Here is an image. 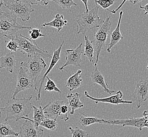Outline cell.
<instances>
[{"label": "cell", "instance_id": "1", "mask_svg": "<svg viewBox=\"0 0 148 137\" xmlns=\"http://www.w3.org/2000/svg\"><path fill=\"white\" fill-rule=\"evenodd\" d=\"M33 96L21 99H12L6 103L4 107L0 108V118L3 114L5 115V120L14 119L16 121L21 120L23 117H27L32 109L31 100Z\"/></svg>", "mask_w": 148, "mask_h": 137}, {"label": "cell", "instance_id": "2", "mask_svg": "<svg viewBox=\"0 0 148 137\" xmlns=\"http://www.w3.org/2000/svg\"><path fill=\"white\" fill-rule=\"evenodd\" d=\"M99 6L78 15L76 22L77 23V34H85L92 29L99 28L104 22L98 15Z\"/></svg>", "mask_w": 148, "mask_h": 137}, {"label": "cell", "instance_id": "3", "mask_svg": "<svg viewBox=\"0 0 148 137\" xmlns=\"http://www.w3.org/2000/svg\"><path fill=\"white\" fill-rule=\"evenodd\" d=\"M10 39H13L16 41L18 46V51L23 54H27V57H32L35 55H38L43 58L51 59L52 55L47 51L40 48L37 43L29 37H26L22 34H16Z\"/></svg>", "mask_w": 148, "mask_h": 137}, {"label": "cell", "instance_id": "4", "mask_svg": "<svg viewBox=\"0 0 148 137\" xmlns=\"http://www.w3.org/2000/svg\"><path fill=\"white\" fill-rule=\"evenodd\" d=\"M10 11V14L15 20L20 18L24 22L30 19L31 14L35 11L31 3L27 0H9L3 6Z\"/></svg>", "mask_w": 148, "mask_h": 137}, {"label": "cell", "instance_id": "5", "mask_svg": "<svg viewBox=\"0 0 148 137\" xmlns=\"http://www.w3.org/2000/svg\"><path fill=\"white\" fill-rule=\"evenodd\" d=\"M110 19V16L108 17L107 15L106 20H104L103 24L100 26L98 28L99 29H98L97 32H96L94 40L91 41L94 46L95 51V67L97 66L101 51L102 49L105 47L107 37H108L109 34L110 33V31L112 25Z\"/></svg>", "mask_w": 148, "mask_h": 137}, {"label": "cell", "instance_id": "6", "mask_svg": "<svg viewBox=\"0 0 148 137\" xmlns=\"http://www.w3.org/2000/svg\"><path fill=\"white\" fill-rule=\"evenodd\" d=\"M31 28L29 26H25L18 24L10 13L4 12L0 15V38L6 37L10 39L17 34V31Z\"/></svg>", "mask_w": 148, "mask_h": 137}, {"label": "cell", "instance_id": "7", "mask_svg": "<svg viewBox=\"0 0 148 137\" xmlns=\"http://www.w3.org/2000/svg\"><path fill=\"white\" fill-rule=\"evenodd\" d=\"M20 64L25 67L29 70L34 83V90L37 91L38 90L37 79L47 66L45 61L43 57L38 55H35L31 57V59L26 62H22Z\"/></svg>", "mask_w": 148, "mask_h": 137}, {"label": "cell", "instance_id": "8", "mask_svg": "<svg viewBox=\"0 0 148 137\" xmlns=\"http://www.w3.org/2000/svg\"><path fill=\"white\" fill-rule=\"evenodd\" d=\"M34 89V83L27 68L20 64L17 72V82L12 99H14L20 92Z\"/></svg>", "mask_w": 148, "mask_h": 137}, {"label": "cell", "instance_id": "9", "mask_svg": "<svg viewBox=\"0 0 148 137\" xmlns=\"http://www.w3.org/2000/svg\"><path fill=\"white\" fill-rule=\"evenodd\" d=\"M143 117L130 118L127 119L120 120H107V125H117L122 127H132L139 129L141 131L143 128H148V112L145 111L143 112Z\"/></svg>", "mask_w": 148, "mask_h": 137}, {"label": "cell", "instance_id": "10", "mask_svg": "<svg viewBox=\"0 0 148 137\" xmlns=\"http://www.w3.org/2000/svg\"><path fill=\"white\" fill-rule=\"evenodd\" d=\"M83 43H81L76 49H69L65 51V63L60 67V71H63L64 68L69 66L80 67V64L83 62L82 55L83 54Z\"/></svg>", "mask_w": 148, "mask_h": 137}, {"label": "cell", "instance_id": "11", "mask_svg": "<svg viewBox=\"0 0 148 137\" xmlns=\"http://www.w3.org/2000/svg\"><path fill=\"white\" fill-rule=\"evenodd\" d=\"M134 98L138 109L148 100V77L145 80H140L137 83L134 91Z\"/></svg>", "mask_w": 148, "mask_h": 137}, {"label": "cell", "instance_id": "12", "mask_svg": "<svg viewBox=\"0 0 148 137\" xmlns=\"http://www.w3.org/2000/svg\"><path fill=\"white\" fill-rule=\"evenodd\" d=\"M44 132L43 129L27 119L20 127L21 137H43Z\"/></svg>", "mask_w": 148, "mask_h": 137}, {"label": "cell", "instance_id": "13", "mask_svg": "<svg viewBox=\"0 0 148 137\" xmlns=\"http://www.w3.org/2000/svg\"><path fill=\"white\" fill-rule=\"evenodd\" d=\"M85 95L86 97L89 98L91 100H93L96 104L98 103H107L114 105H119L120 104H132L133 101H127L123 99V93L121 91H118L116 93L111 95L109 97L103 98H96L92 97L88 94L87 91H85Z\"/></svg>", "mask_w": 148, "mask_h": 137}, {"label": "cell", "instance_id": "14", "mask_svg": "<svg viewBox=\"0 0 148 137\" xmlns=\"http://www.w3.org/2000/svg\"><path fill=\"white\" fill-rule=\"evenodd\" d=\"M66 101L65 100H55L50 102L44 107V112L47 118L56 119L60 117V119L64 120L63 114L61 112V107Z\"/></svg>", "mask_w": 148, "mask_h": 137}, {"label": "cell", "instance_id": "15", "mask_svg": "<svg viewBox=\"0 0 148 137\" xmlns=\"http://www.w3.org/2000/svg\"><path fill=\"white\" fill-rule=\"evenodd\" d=\"M64 43V41H63L62 43L60 45L59 48L58 49L55 50L54 51L52 57H51L49 66L48 69L47 70V71L45 72V74L43 75V76H42V77H41V79H40V84H39L40 87H39L38 90L37 97H36V100L37 101L40 100L41 90H42V86H43V83L45 81V79L47 76V75L50 73V72L51 71V70L54 68L55 66H56V64L58 63V62L59 61V60L60 59V54H61L62 49V47H63Z\"/></svg>", "mask_w": 148, "mask_h": 137}, {"label": "cell", "instance_id": "16", "mask_svg": "<svg viewBox=\"0 0 148 137\" xmlns=\"http://www.w3.org/2000/svg\"><path fill=\"white\" fill-rule=\"evenodd\" d=\"M91 81L94 84H98L103 88V91L109 94H112L115 92L114 90H110L109 88L108 83L106 82L104 76L102 73L98 70L97 66L95 67L94 71L91 72L90 75Z\"/></svg>", "mask_w": 148, "mask_h": 137}, {"label": "cell", "instance_id": "17", "mask_svg": "<svg viewBox=\"0 0 148 137\" xmlns=\"http://www.w3.org/2000/svg\"><path fill=\"white\" fill-rule=\"evenodd\" d=\"M123 12L120 11L119 13V20L118 22L117 26L114 30V31L112 33H110V43H109L108 45V48L107 49V51L108 52H110L112 48L114 47V46L116 45L121 40H123V39L122 34L120 32V23L123 17Z\"/></svg>", "mask_w": 148, "mask_h": 137}, {"label": "cell", "instance_id": "18", "mask_svg": "<svg viewBox=\"0 0 148 137\" xmlns=\"http://www.w3.org/2000/svg\"><path fill=\"white\" fill-rule=\"evenodd\" d=\"M81 96L82 94L78 92H76L74 94L72 93H69L67 95V98L69 100V114L73 115L76 110L82 108L84 107V104L80 100V97Z\"/></svg>", "mask_w": 148, "mask_h": 137}, {"label": "cell", "instance_id": "19", "mask_svg": "<svg viewBox=\"0 0 148 137\" xmlns=\"http://www.w3.org/2000/svg\"><path fill=\"white\" fill-rule=\"evenodd\" d=\"M16 59L13 52L0 57V68H5L12 73L15 68Z\"/></svg>", "mask_w": 148, "mask_h": 137}, {"label": "cell", "instance_id": "20", "mask_svg": "<svg viewBox=\"0 0 148 137\" xmlns=\"http://www.w3.org/2000/svg\"><path fill=\"white\" fill-rule=\"evenodd\" d=\"M82 70H78L77 71L69 77L66 82L65 86L71 91L79 88L82 86L83 80L82 77Z\"/></svg>", "mask_w": 148, "mask_h": 137}, {"label": "cell", "instance_id": "21", "mask_svg": "<svg viewBox=\"0 0 148 137\" xmlns=\"http://www.w3.org/2000/svg\"><path fill=\"white\" fill-rule=\"evenodd\" d=\"M33 108V119L26 117H23L21 118V119H27V120L31 121L33 122H34L35 125L36 126H40V124L42 122L44 119L45 118V115L44 112V108H43L41 106H39V107H37L36 106H32Z\"/></svg>", "mask_w": 148, "mask_h": 137}, {"label": "cell", "instance_id": "22", "mask_svg": "<svg viewBox=\"0 0 148 137\" xmlns=\"http://www.w3.org/2000/svg\"><path fill=\"white\" fill-rule=\"evenodd\" d=\"M67 24V21L64 20V15H60L58 13L55 16L54 20L51 21L44 23L42 24V27L49 26L54 28L57 30V31L60 32L64 26H66Z\"/></svg>", "mask_w": 148, "mask_h": 137}, {"label": "cell", "instance_id": "23", "mask_svg": "<svg viewBox=\"0 0 148 137\" xmlns=\"http://www.w3.org/2000/svg\"><path fill=\"white\" fill-rule=\"evenodd\" d=\"M95 51L94 46L91 41L89 39L88 36H85V46H84V55L87 57L90 62H94L95 59H96Z\"/></svg>", "mask_w": 148, "mask_h": 137}, {"label": "cell", "instance_id": "24", "mask_svg": "<svg viewBox=\"0 0 148 137\" xmlns=\"http://www.w3.org/2000/svg\"><path fill=\"white\" fill-rule=\"evenodd\" d=\"M20 133L15 131L7 121H4L0 123V137H8L14 136L17 137Z\"/></svg>", "mask_w": 148, "mask_h": 137}, {"label": "cell", "instance_id": "25", "mask_svg": "<svg viewBox=\"0 0 148 137\" xmlns=\"http://www.w3.org/2000/svg\"><path fill=\"white\" fill-rule=\"evenodd\" d=\"M82 116L80 117L79 122L80 125L84 127L90 126L95 123H106V120L103 119H99L98 118L88 117L84 113H82Z\"/></svg>", "mask_w": 148, "mask_h": 137}, {"label": "cell", "instance_id": "26", "mask_svg": "<svg viewBox=\"0 0 148 137\" xmlns=\"http://www.w3.org/2000/svg\"><path fill=\"white\" fill-rule=\"evenodd\" d=\"M40 126L44 127L45 128L49 130L54 131L56 129L58 126L57 120L49 118H45L44 120L42 122H40Z\"/></svg>", "mask_w": 148, "mask_h": 137}, {"label": "cell", "instance_id": "27", "mask_svg": "<svg viewBox=\"0 0 148 137\" xmlns=\"http://www.w3.org/2000/svg\"><path fill=\"white\" fill-rule=\"evenodd\" d=\"M53 1L63 9H70L73 6H77L74 0H49Z\"/></svg>", "mask_w": 148, "mask_h": 137}, {"label": "cell", "instance_id": "28", "mask_svg": "<svg viewBox=\"0 0 148 137\" xmlns=\"http://www.w3.org/2000/svg\"><path fill=\"white\" fill-rule=\"evenodd\" d=\"M69 129L72 134V137H89V136L88 132L78 127H76L74 128L70 127Z\"/></svg>", "mask_w": 148, "mask_h": 137}, {"label": "cell", "instance_id": "29", "mask_svg": "<svg viewBox=\"0 0 148 137\" xmlns=\"http://www.w3.org/2000/svg\"><path fill=\"white\" fill-rule=\"evenodd\" d=\"M46 78L47 79V81L46 82L45 86L44 87V90L49 92L54 91L57 92L59 93H61V91L56 86L54 82L48 76L46 77Z\"/></svg>", "mask_w": 148, "mask_h": 137}, {"label": "cell", "instance_id": "30", "mask_svg": "<svg viewBox=\"0 0 148 137\" xmlns=\"http://www.w3.org/2000/svg\"><path fill=\"white\" fill-rule=\"evenodd\" d=\"M29 38L33 40H36L40 39V37H45V35L42 33L41 29L31 28L29 29Z\"/></svg>", "mask_w": 148, "mask_h": 137}, {"label": "cell", "instance_id": "31", "mask_svg": "<svg viewBox=\"0 0 148 137\" xmlns=\"http://www.w3.org/2000/svg\"><path fill=\"white\" fill-rule=\"evenodd\" d=\"M95 2L103 9L107 10L115 2V0H94Z\"/></svg>", "mask_w": 148, "mask_h": 137}, {"label": "cell", "instance_id": "32", "mask_svg": "<svg viewBox=\"0 0 148 137\" xmlns=\"http://www.w3.org/2000/svg\"><path fill=\"white\" fill-rule=\"evenodd\" d=\"M6 42H8L6 44V48L9 49L12 52L18 51V46L16 41L13 39H10V41H6Z\"/></svg>", "mask_w": 148, "mask_h": 137}, {"label": "cell", "instance_id": "33", "mask_svg": "<svg viewBox=\"0 0 148 137\" xmlns=\"http://www.w3.org/2000/svg\"><path fill=\"white\" fill-rule=\"evenodd\" d=\"M49 0H30L31 5L37 6H47L49 4Z\"/></svg>", "mask_w": 148, "mask_h": 137}, {"label": "cell", "instance_id": "34", "mask_svg": "<svg viewBox=\"0 0 148 137\" xmlns=\"http://www.w3.org/2000/svg\"><path fill=\"white\" fill-rule=\"evenodd\" d=\"M127 1H128V0H123L122 3H121V4H120L119 6L117 8V9H115V10H110V9H108L107 10H106V11H107V10H108V11H109V12H110L111 13H113V14H116V13H117V12L123 7V6L124 5V4H125V2H127Z\"/></svg>", "mask_w": 148, "mask_h": 137}, {"label": "cell", "instance_id": "35", "mask_svg": "<svg viewBox=\"0 0 148 137\" xmlns=\"http://www.w3.org/2000/svg\"><path fill=\"white\" fill-rule=\"evenodd\" d=\"M140 9H142L144 11V15H148V3L145 6H140Z\"/></svg>", "mask_w": 148, "mask_h": 137}, {"label": "cell", "instance_id": "36", "mask_svg": "<svg viewBox=\"0 0 148 137\" xmlns=\"http://www.w3.org/2000/svg\"><path fill=\"white\" fill-rule=\"evenodd\" d=\"M84 5L85 6L86 11H88V2L89 0H81Z\"/></svg>", "mask_w": 148, "mask_h": 137}, {"label": "cell", "instance_id": "37", "mask_svg": "<svg viewBox=\"0 0 148 137\" xmlns=\"http://www.w3.org/2000/svg\"><path fill=\"white\" fill-rule=\"evenodd\" d=\"M143 1V0H128V1L134 4H136V3H140V2H142Z\"/></svg>", "mask_w": 148, "mask_h": 137}, {"label": "cell", "instance_id": "38", "mask_svg": "<svg viewBox=\"0 0 148 137\" xmlns=\"http://www.w3.org/2000/svg\"><path fill=\"white\" fill-rule=\"evenodd\" d=\"M9 0H0L1 1V3H0V6L1 7L2 6H3V4H5L6 3H7V2Z\"/></svg>", "mask_w": 148, "mask_h": 137}, {"label": "cell", "instance_id": "39", "mask_svg": "<svg viewBox=\"0 0 148 137\" xmlns=\"http://www.w3.org/2000/svg\"><path fill=\"white\" fill-rule=\"evenodd\" d=\"M3 13H4V12L3 11L2 9H1V7L0 6V15H2Z\"/></svg>", "mask_w": 148, "mask_h": 137}, {"label": "cell", "instance_id": "40", "mask_svg": "<svg viewBox=\"0 0 148 137\" xmlns=\"http://www.w3.org/2000/svg\"><path fill=\"white\" fill-rule=\"evenodd\" d=\"M147 69L148 70V64H147Z\"/></svg>", "mask_w": 148, "mask_h": 137}]
</instances>
